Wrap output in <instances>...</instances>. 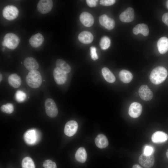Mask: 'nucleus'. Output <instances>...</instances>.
<instances>
[{
    "instance_id": "f257e3e1",
    "label": "nucleus",
    "mask_w": 168,
    "mask_h": 168,
    "mask_svg": "<svg viewBox=\"0 0 168 168\" xmlns=\"http://www.w3.org/2000/svg\"><path fill=\"white\" fill-rule=\"evenodd\" d=\"M168 75L166 69L162 66H158L152 71L150 79L153 84L158 85L163 82L166 79Z\"/></svg>"
},
{
    "instance_id": "f03ea898",
    "label": "nucleus",
    "mask_w": 168,
    "mask_h": 168,
    "mask_svg": "<svg viewBox=\"0 0 168 168\" xmlns=\"http://www.w3.org/2000/svg\"><path fill=\"white\" fill-rule=\"evenodd\" d=\"M27 84L30 87L36 88L41 85L42 79L40 72L37 70L30 71L26 77Z\"/></svg>"
},
{
    "instance_id": "7ed1b4c3",
    "label": "nucleus",
    "mask_w": 168,
    "mask_h": 168,
    "mask_svg": "<svg viewBox=\"0 0 168 168\" xmlns=\"http://www.w3.org/2000/svg\"><path fill=\"white\" fill-rule=\"evenodd\" d=\"M20 41L19 37L12 33H8L4 36L2 45L9 49H14L18 45Z\"/></svg>"
},
{
    "instance_id": "20e7f679",
    "label": "nucleus",
    "mask_w": 168,
    "mask_h": 168,
    "mask_svg": "<svg viewBox=\"0 0 168 168\" xmlns=\"http://www.w3.org/2000/svg\"><path fill=\"white\" fill-rule=\"evenodd\" d=\"M40 135L38 131L34 129L28 130L24 134V140L27 144L33 145L39 140Z\"/></svg>"
},
{
    "instance_id": "39448f33",
    "label": "nucleus",
    "mask_w": 168,
    "mask_h": 168,
    "mask_svg": "<svg viewBox=\"0 0 168 168\" xmlns=\"http://www.w3.org/2000/svg\"><path fill=\"white\" fill-rule=\"evenodd\" d=\"M19 13L18 8L12 5L6 6L2 11L3 17L9 21L13 20L16 18L18 16Z\"/></svg>"
},
{
    "instance_id": "423d86ee",
    "label": "nucleus",
    "mask_w": 168,
    "mask_h": 168,
    "mask_svg": "<svg viewBox=\"0 0 168 168\" xmlns=\"http://www.w3.org/2000/svg\"><path fill=\"white\" fill-rule=\"evenodd\" d=\"M44 105L46 113L49 117L54 118L57 116L58 112V108L52 99H47L45 101Z\"/></svg>"
},
{
    "instance_id": "0eeeda50",
    "label": "nucleus",
    "mask_w": 168,
    "mask_h": 168,
    "mask_svg": "<svg viewBox=\"0 0 168 168\" xmlns=\"http://www.w3.org/2000/svg\"><path fill=\"white\" fill-rule=\"evenodd\" d=\"M53 6V3L51 0H40L39 2L37 9L39 12L46 14L50 11Z\"/></svg>"
},
{
    "instance_id": "6e6552de",
    "label": "nucleus",
    "mask_w": 168,
    "mask_h": 168,
    "mask_svg": "<svg viewBox=\"0 0 168 168\" xmlns=\"http://www.w3.org/2000/svg\"><path fill=\"white\" fill-rule=\"evenodd\" d=\"M154 157L153 154L150 155H146L143 153L141 154L139 158V162L145 168H150L154 164Z\"/></svg>"
},
{
    "instance_id": "1a4fd4ad",
    "label": "nucleus",
    "mask_w": 168,
    "mask_h": 168,
    "mask_svg": "<svg viewBox=\"0 0 168 168\" xmlns=\"http://www.w3.org/2000/svg\"><path fill=\"white\" fill-rule=\"evenodd\" d=\"M78 128L77 122L74 120H70L66 124L64 132L66 135L69 137L74 135L76 133Z\"/></svg>"
},
{
    "instance_id": "9d476101",
    "label": "nucleus",
    "mask_w": 168,
    "mask_h": 168,
    "mask_svg": "<svg viewBox=\"0 0 168 168\" xmlns=\"http://www.w3.org/2000/svg\"><path fill=\"white\" fill-rule=\"evenodd\" d=\"M139 96L144 100L148 101L152 99L153 96L152 91L146 85H142L138 90Z\"/></svg>"
},
{
    "instance_id": "9b49d317",
    "label": "nucleus",
    "mask_w": 168,
    "mask_h": 168,
    "mask_svg": "<svg viewBox=\"0 0 168 168\" xmlns=\"http://www.w3.org/2000/svg\"><path fill=\"white\" fill-rule=\"evenodd\" d=\"M142 111L141 105L137 102H134L131 104L128 109V114L132 117L137 118L141 114Z\"/></svg>"
},
{
    "instance_id": "f8f14e48",
    "label": "nucleus",
    "mask_w": 168,
    "mask_h": 168,
    "mask_svg": "<svg viewBox=\"0 0 168 168\" xmlns=\"http://www.w3.org/2000/svg\"><path fill=\"white\" fill-rule=\"evenodd\" d=\"M67 73L61 71L57 67L53 71V76L55 82L58 85H62L66 81Z\"/></svg>"
},
{
    "instance_id": "ddd939ff",
    "label": "nucleus",
    "mask_w": 168,
    "mask_h": 168,
    "mask_svg": "<svg viewBox=\"0 0 168 168\" xmlns=\"http://www.w3.org/2000/svg\"><path fill=\"white\" fill-rule=\"evenodd\" d=\"M99 21L101 25L108 30H111L115 26L114 20L106 15L103 14L100 16L99 18Z\"/></svg>"
},
{
    "instance_id": "4468645a",
    "label": "nucleus",
    "mask_w": 168,
    "mask_h": 168,
    "mask_svg": "<svg viewBox=\"0 0 168 168\" xmlns=\"http://www.w3.org/2000/svg\"><path fill=\"white\" fill-rule=\"evenodd\" d=\"M134 17V12L133 9L129 7L119 15L120 20L124 22H129L132 21Z\"/></svg>"
},
{
    "instance_id": "2eb2a0df",
    "label": "nucleus",
    "mask_w": 168,
    "mask_h": 168,
    "mask_svg": "<svg viewBox=\"0 0 168 168\" xmlns=\"http://www.w3.org/2000/svg\"><path fill=\"white\" fill-rule=\"evenodd\" d=\"M79 19L82 24L86 27L91 26L94 23L93 16L87 12H82L80 16Z\"/></svg>"
},
{
    "instance_id": "dca6fc26",
    "label": "nucleus",
    "mask_w": 168,
    "mask_h": 168,
    "mask_svg": "<svg viewBox=\"0 0 168 168\" xmlns=\"http://www.w3.org/2000/svg\"><path fill=\"white\" fill-rule=\"evenodd\" d=\"M152 140L155 143H161L166 141L168 135L163 131H157L155 132L152 136Z\"/></svg>"
},
{
    "instance_id": "f3484780",
    "label": "nucleus",
    "mask_w": 168,
    "mask_h": 168,
    "mask_svg": "<svg viewBox=\"0 0 168 168\" xmlns=\"http://www.w3.org/2000/svg\"><path fill=\"white\" fill-rule=\"evenodd\" d=\"M24 64L25 68L28 70H36L39 67V64L34 58L29 57L25 59Z\"/></svg>"
},
{
    "instance_id": "a211bd4d",
    "label": "nucleus",
    "mask_w": 168,
    "mask_h": 168,
    "mask_svg": "<svg viewBox=\"0 0 168 168\" xmlns=\"http://www.w3.org/2000/svg\"><path fill=\"white\" fill-rule=\"evenodd\" d=\"M44 40L43 35L40 33H38L32 36L29 39V42L33 47L37 48L42 44Z\"/></svg>"
},
{
    "instance_id": "6ab92c4d",
    "label": "nucleus",
    "mask_w": 168,
    "mask_h": 168,
    "mask_svg": "<svg viewBox=\"0 0 168 168\" xmlns=\"http://www.w3.org/2000/svg\"><path fill=\"white\" fill-rule=\"evenodd\" d=\"M157 45L160 54H165L168 50V38L166 37L161 38L158 41Z\"/></svg>"
},
{
    "instance_id": "aec40b11",
    "label": "nucleus",
    "mask_w": 168,
    "mask_h": 168,
    "mask_svg": "<svg viewBox=\"0 0 168 168\" xmlns=\"http://www.w3.org/2000/svg\"><path fill=\"white\" fill-rule=\"evenodd\" d=\"M79 40L84 44H89L91 43L94 39L92 34L90 32L84 31L80 33L78 36Z\"/></svg>"
},
{
    "instance_id": "412c9836",
    "label": "nucleus",
    "mask_w": 168,
    "mask_h": 168,
    "mask_svg": "<svg viewBox=\"0 0 168 168\" xmlns=\"http://www.w3.org/2000/svg\"><path fill=\"white\" fill-rule=\"evenodd\" d=\"M133 33L136 35L141 33L144 36H147L149 33L148 26L145 24H139L136 25L133 29Z\"/></svg>"
},
{
    "instance_id": "4be33fe9",
    "label": "nucleus",
    "mask_w": 168,
    "mask_h": 168,
    "mask_svg": "<svg viewBox=\"0 0 168 168\" xmlns=\"http://www.w3.org/2000/svg\"><path fill=\"white\" fill-rule=\"evenodd\" d=\"M9 84L15 88L19 87L21 83V81L20 76L16 73L10 75L8 77Z\"/></svg>"
},
{
    "instance_id": "5701e85b",
    "label": "nucleus",
    "mask_w": 168,
    "mask_h": 168,
    "mask_svg": "<svg viewBox=\"0 0 168 168\" xmlns=\"http://www.w3.org/2000/svg\"><path fill=\"white\" fill-rule=\"evenodd\" d=\"M96 146L100 148H104L108 145V141L106 137L103 134L98 135L95 140Z\"/></svg>"
},
{
    "instance_id": "b1692460",
    "label": "nucleus",
    "mask_w": 168,
    "mask_h": 168,
    "mask_svg": "<svg viewBox=\"0 0 168 168\" xmlns=\"http://www.w3.org/2000/svg\"><path fill=\"white\" fill-rule=\"evenodd\" d=\"M75 157L78 161L85 162L87 158V153L85 148L82 147L79 148L76 152Z\"/></svg>"
},
{
    "instance_id": "393cba45",
    "label": "nucleus",
    "mask_w": 168,
    "mask_h": 168,
    "mask_svg": "<svg viewBox=\"0 0 168 168\" xmlns=\"http://www.w3.org/2000/svg\"><path fill=\"white\" fill-rule=\"evenodd\" d=\"M119 76L120 80L125 83L130 82L133 77V75L130 72L124 69L119 72Z\"/></svg>"
},
{
    "instance_id": "a878e982",
    "label": "nucleus",
    "mask_w": 168,
    "mask_h": 168,
    "mask_svg": "<svg viewBox=\"0 0 168 168\" xmlns=\"http://www.w3.org/2000/svg\"><path fill=\"white\" fill-rule=\"evenodd\" d=\"M56 65L57 68L66 73H69L71 70L70 66L63 59H57L56 61Z\"/></svg>"
},
{
    "instance_id": "bb28decb",
    "label": "nucleus",
    "mask_w": 168,
    "mask_h": 168,
    "mask_svg": "<svg viewBox=\"0 0 168 168\" xmlns=\"http://www.w3.org/2000/svg\"><path fill=\"white\" fill-rule=\"evenodd\" d=\"M102 72L103 77L107 82L112 83L115 81L116 78L114 76L108 68H103Z\"/></svg>"
},
{
    "instance_id": "cd10ccee",
    "label": "nucleus",
    "mask_w": 168,
    "mask_h": 168,
    "mask_svg": "<svg viewBox=\"0 0 168 168\" xmlns=\"http://www.w3.org/2000/svg\"><path fill=\"white\" fill-rule=\"evenodd\" d=\"M21 165L22 168H35L33 161L29 157H26L23 159Z\"/></svg>"
},
{
    "instance_id": "c85d7f7f",
    "label": "nucleus",
    "mask_w": 168,
    "mask_h": 168,
    "mask_svg": "<svg viewBox=\"0 0 168 168\" xmlns=\"http://www.w3.org/2000/svg\"><path fill=\"white\" fill-rule=\"evenodd\" d=\"M110 39L106 36L103 37L100 42V46L101 48L103 50L108 49L110 47Z\"/></svg>"
},
{
    "instance_id": "c756f323",
    "label": "nucleus",
    "mask_w": 168,
    "mask_h": 168,
    "mask_svg": "<svg viewBox=\"0 0 168 168\" xmlns=\"http://www.w3.org/2000/svg\"><path fill=\"white\" fill-rule=\"evenodd\" d=\"M0 109L3 112L10 114L14 111V106L12 104L7 103L2 105L0 107Z\"/></svg>"
},
{
    "instance_id": "7c9ffc66",
    "label": "nucleus",
    "mask_w": 168,
    "mask_h": 168,
    "mask_svg": "<svg viewBox=\"0 0 168 168\" xmlns=\"http://www.w3.org/2000/svg\"><path fill=\"white\" fill-rule=\"evenodd\" d=\"M26 95L23 91H17L15 94V98L16 100L18 102H22L26 99Z\"/></svg>"
},
{
    "instance_id": "2f4dec72",
    "label": "nucleus",
    "mask_w": 168,
    "mask_h": 168,
    "mask_svg": "<svg viewBox=\"0 0 168 168\" xmlns=\"http://www.w3.org/2000/svg\"><path fill=\"white\" fill-rule=\"evenodd\" d=\"M43 166L44 168H57L55 162L50 160H46L43 162Z\"/></svg>"
},
{
    "instance_id": "473e14b6",
    "label": "nucleus",
    "mask_w": 168,
    "mask_h": 168,
    "mask_svg": "<svg viewBox=\"0 0 168 168\" xmlns=\"http://www.w3.org/2000/svg\"><path fill=\"white\" fill-rule=\"evenodd\" d=\"M153 148L151 146L147 145L144 148L143 154L146 155H150L154 152Z\"/></svg>"
},
{
    "instance_id": "72a5a7b5",
    "label": "nucleus",
    "mask_w": 168,
    "mask_h": 168,
    "mask_svg": "<svg viewBox=\"0 0 168 168\" xmlns=\"http://www.w3.org/2000/svg\"><path fill=\"white\" fill-rule=\"evenodd\" d=\"M90 55L91 58L94 60H96L98 58L96 52V48L94 46L91 47L90 48Z\"/></svg>"
},
{
    "instance_id": "f704fd0d",
    "label": "nucleus",
    "mask_w": 168,
    "mask_h": 168,
    "mask_svg": "<svg viewBox=\"0 0 168 168\" xmlns=\"http://www.w3.org/2000/svg\"><path fill=\"white\" fill-rule=\"evenodd\" d=\"M115 1V0H100V4L104 6H109L113 5Z\"/></svg>"
},
{
    "instance_id": "c9c22d12",
    "label": "nucleus",
    "mask_w": 168,
    "mask_h": 168,
    "mask_svg": "<svg viewBox=\"0 0 168 168\" xmlns=\"http://www.w3.org/2000/svg\"><path fill=\"white\" fill-rule=\"evenodd\" d=\"M98 1L97 0H86V2L87 5L90 7L96 6Z\"/></svg>"
},
{
    "instance_id": "e433bc0d",
    "label": "nucleus",
    "mask_w": 168,
    "mask_h": 168,
    "mask_svg": "<svg viewBox=\"0 0 168 168\" xmlns=\"http://www.w3.org/2000/svg\"><path fill=\"white\" fill-rule=\"evenodd\" d=\"M162 20L163 22L168 26V12L165 13L163 15Z\"/></svg>"
},
{
    "instance_id": "4c0bfd02",
    "label": "nucleus",
    "mask_w": 168,
    "mask_h": 168,
    "mask_svg": "<svg viewBox=\"0 0 168 168\" xmlns=\"http://www.w3.org/2000/svg\"><path fill=\"white\" fill-rule=\"evenodd\" d=\"M133 168H142L138 164L134 165L133 166Z\"/></svg>"
},
{
    "instance_id": "58836bf2",
    "label": "nucleus",
    "mask_w": 168,
    "mask_h": 168,
    "mask_svg": "<svg viewBox=\"0 0 168 168\" xmlns=\"http://www.w3.org/2000/svg\"><path fill=\"white\" fill-rule=\"evenodd\" d=\"M0 82H1L2 80V74L1 73H0Z\"/></svg>"
},
{
    "instance_id": "ea45409f",
    "label": "nucleus",
    "mask_w": 168,
    "mask_h": 168,
    "mask_svg": "<svg viewBox=\"0 0 168 168\" xmlns=\"http://www.w3.org/2000/svg\"><path fill=\"white\" fill-rule=\"evenodd\" d=\"M166 156L168 158V149L167 150L166 152Z\"/></svg>"
},
{
    "instance_id": "a19ab883",
    "label": "nucleus",
    "mask_w": 168,
    "mask_h": 168,
    "mask_svg": "<svg viewBox=\"0 0 168 168\" xmlns=\"http://www.w3.org/2000/svg\"><path fill=\"white\" fill-rule=\"evenodd\" d=\"M166 6L167 8L168 9V0L166 2Z\"/></svg>"
}]
</instances>
